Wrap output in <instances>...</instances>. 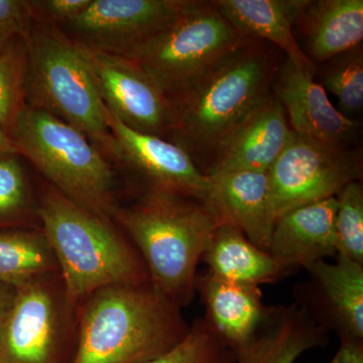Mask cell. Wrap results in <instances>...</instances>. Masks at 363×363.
<instances>
[{
	"instance_id": "cell-27",
	"label": "cell",
	"mask_w": 363,
	"mask_h": 363,
	"mask_svg": "<svg viewBox=\"0 0 363 363\" xmlns=\"http://www.w3.org/2000/svg\"><path fill=\"white\" fill-rule=\"evenodd\" d=\"M235 354L206 320H197L180 343L161 357L143 363H234Z\"/></svg>"
},
{
	"instance_id": "cell-7",
	"label": "cell",
	"mask_w": 363,
	"mask_h": 363,
	"mask_svg": "<svg viewBox=\"0 0 363 363\" xmlns=\"http://www.w3.org/2000/svg\"><path fill=\"white\" fill-rule=\"evenodd\" d=\"M253 40L229 23L215 1L191 0L169 28L130 59L173 104Z\"/></svg>"
},
{
	"instance_id": "cell-25",
	"label": "cell",
	"mask_w": 363,
	"mask_h": 363,
	"mask_svg": "<svg viewBox=\"0 0 363 363\" xmlns=\"http://www.w3.org/2000/svg\"><path fill=\"white\" fill-rule=\"evenodd\" d=\"M26 48L25 39L16 37L0 52V128L13 130L26 107Z\"/></svg>"
},
{
	"instance_id": "cell-3",
	"label": "cell",
	"mask_w": 363,
	"mask_h": 363,
	"mask_svg": "<svg viewBox=\"0 0 363 363\" xmlns=\"http://www.w3.org/2000/svg\"><path fill=\"white\" fill-rule=\"evenodd\" d=\"M38 213L72 311L101 289L150 281L142 257L111 221L91 213L52 187L43 195Z\"/></svg>"
},
{
	"instance_id": "cell-16",
	"label": "cell",
	"mask_w": 363,
	"mask_h": 363,
	"mask_svg": "<svg viewBox=\"0 0 363 363\" xmlns=\"http://www.w3.org/2000/svg\"><path fill=\"white\" fill-rule=\"evenodd\" d=\"M336 197L296 208L279 216L272 230L269 252L286 269H306L337 257Z\"/></svg>"
},
{
	"instance_id": "cell-26",
	"label": "cell",
	"mask_w": 363,
	"mask_h": 363,
	"mask_svg": "<svg viewBox=\"0 0 363 363\" xmlns=\"http://www.w3.org/2000/svg\"><path fill=\"white\" fill-rule=\"evenodd\" d=\"M335 240L337 255L363 264V188L351 182L336 196Z\"/></svg>"
},
{
	"instance_id": "cell-31",
	"label": "cell",
	"mask_w": 363,
	"mask_h": 363,
	"mask_svg": "<svg viewBox=\"0 0 363 363\" xmlns=\"http://www.w3.org/2000/svg\"><path fill=\"white\" fill-rule=\"evenodd\" d=\"M330 363H363V341L341 339L340 347Z\"/></svg>"
},
{
	"instance_id": "cell-2",
	"label": "cell",
	"mask_w": 363,
	"mask_h": 363,
	"mask_svg": "<svg viewBox=\"0 0 363 363\" xmlns=\"http://www.w3.org/2000/svg\"><path fill=\"white\" fill-rule=\"evenodd\" d=\"M72 363H143L168 352L190 327L181 307L150 286L116 285L86 298Z\"/></svg>"
},
{
	"instance_id": "cell-5",
	"label": "cell",
	"mask_w": 363,
	"mask_h": 363,
	"mask_svg": "<svg viewBox=\"0 0 363 363\" xmlns=\"http://www.w3.org/2000/svg\"><path fill=\"white\" fill-rule=\"evenodd\" d=\"M276 57L255 39L224 60L173 102L177 145L193 160L210 161L219 145L269 94Z\"/></svg>"
},
{
	"instance_id": "cell-4",
	"label": "cell",
	"mask_w": 363,
	"mask_h": 363,
	"mask_svg": "<svg viewBox=\"0 0 363 363\" xmlns=\"http://www.w3.org/2000/svg\"><path fill=\"white\" fill-rule=\"evenodd\" d=\"M25 42L26 105L70 124L105 157L119 160L88 50L59 26L37 21Z\"/></svg>"
},
{
	"instance_id": "cell-15",
	"label": "cell",
	"mask_w": 363,
	"mask_h": 363,
	"mask_svg": "<svg viewBox=\"0 0 363 363\" xmlns=\"http://www.w3.org/2000/svg\"><path fill=\"white\" fill-rule=\"evenodd\" d=\"M209 201L221 223L245 234L255 247L269 252L276 223L269 176L262 172H233L209 176Z\"/></svg>"
},
{
	"instance_id": "cell-6",
	"label": "cell",
	"mask_w": 363,
	"mask_h": 363,
	"mask_svg": "<svg viewBox=\"0 0 363 363\" xmlns=\"http://www.w3.org/2000/svg\"><path fill=\"white\" fill-rule=\"evenodd\" d=\"M14 145L52 187L104 220L116 219V179L106 157L77 128L26 105L14 124Z\"/></svg>"
},
{
	"instance_id": "cell-13",
	"label": "cell",
	"mask_w": 363,
	"mask_h": 363,
	"mask_svg": "<svg viewBox=\"0 0 363 363\" xmlns=\"http://www.w3.org/2000/svg\"><path fill=\"white\" fill-rule=\"evenodd\" d=\"M291 133L285 111L271 93L219 145L207 176L241 171L269 173Z\"/></svg>"
},
{
	"instance_id": "cell-23",
	"label": "cell",
	"mask_w": 363,
	"mask_h": 363,
	"mask_svg": "<svg viewBox=\"0 0 363 363\" xmlns=\"http://www.w3.org/2000/svg\"><path fill=\"white\" fill-rule=\"evenodd\" d=\"M55 272L58 264L43 231L0 233V283L18 288Z\"/></svg>"
},
{
	"instance_id": "cell-28",
	"label": "cell",
	"mask_w": 363,
	"mask_h": 363,
	"mask_svg": "<svg viewBox=\"0 0 363 363\" xmlns=\"http://www.w3.org/2000/svg\"><path fill=\"white\" fill-rule=\"evenodd\" d=\"M30 204L28 184L14 155L0 157V221L16 218Z\"/></svg>"
},
{
	"instance_id": "cell-24",
	"label": "cell",
	"mask_w": 363,
	"mask_h": 363,
	"mask_svg": "<svg viewBox=\"0 0 363 363\" xmlns=\"http://www.w3.org/2000/svg\"><path fill=\"white\" fill-rule=\"evenodd\" d=\"M322 72V87L335 95L338 111L353 121L363 107L362 45L326 62Z\"/></svg>"
},
{
	"instance_id": "cell-8",
	"label": "cell",
	"mask_w": 363,
	"mask_h": 363,
	"mask_svg": "<svg viewBox=\"0 0 363 363\" xmlns=\"http://www.w3.org/2000/svg\"><path fill=\"white\" fill-rule=\"evenodd\" d=\"M52 274L16 288L0 328V363H72L63 286Z\"/></svg>"
},
{
	"instance_id": "cell-12",
	"label": "cell",
	"mask_w": 363,
	"mask_h": 363,
	"mask_svg": "<svg viewBox=\"0 0 363 363\" xmlns=\"http://www.w3.org/2000/svg\"><path fill=\"white\" fill-rule=\"evenodd\" d=\"M108 125L118 147L119 161L128 162L142 174L150 188L209 200V176L180 145L131 130L109 111Z\"/></svg>"
},
{
	"instance_id": "cell-1",
	"label": "cell",
	"mask_w": 363,
	"mask_h": 363,
	"mask_svg": "<svg viewBox=\"0 0 363 363\" xmlns=\"http://www.w3.org/2000/svg\"><path fill=\"white\" fill-rule=\"evenodd\" d=\"M116 219L140 250L150 286L179 307L192 300L198 264L221 224L209 202L150 188Z\"/></svg>"
},
{
	"instance_id": "cell-10",
	"label": "cell",
	"mask_w": 363,
	"mask_h": 363,
	"mask_svg": "<svg viewBox=\"0 0 363 363\" xmlns=\"http://www.w3.org/2000/svg\"><path fill=\"white\" fill-rule=\"evenodd\" d=\"M190 4L191 0H92L78 18L60 28L89 51L130 59Z\"/></svg>"
},
{
	"instance_id": "cell-18",
	"label": "cell",
	"mask_w": 363,
	"mask_h": 363,
	"mask_svg": "<svg viewBox=\"0 0 363 363\" xmlns=\"http://www.w3.org/2000/svg\"><path fill=\"white\" fill-rule=\"evenodd\" d=\"M326 342V329L305 306L267 307L255 335L234 354L236 363H295Z\"/></svg>"
},
{
	"instance_id": "cell-19",
	"label": "cell",
	"mask_w": 363,
	"mask_h": 363,
	"mask_svg": "<svg viewBox=\"0 0 363 363\" xmlns=\"http://www.w3.org/2000/svg\"><path fill=\"white\" fill-rule=\"evenodd\" d=\"M215 4L243 35L272 43L301 70L311 76L316 74L317 66L308 58L294 33L309 0H217Z\"/></svg>"
},
{
	"instance_id": "cell-34",
	"label": "cell",
	"mask_w": 363,
	"mask_h": 363,
	"mask_svg": "<svg viewBox=\"0 0 363 363\" xmlns=\"http://www.w3.org/2000/svg\"><path fill=\"white\" fill-rule=\"evenodd\" d=\"M13 35H11V33L6 32V30H1L0 28V52L4 51V49L7 47V45L11 43V40L13 39Z\"/></svg>"
},
{
	"instance_id": "cell-29",
	"label": "cell",
	"mask_w": 363,
	"mask_h": 363,
	"mask_svg": "<svg viewBox=\"0 0 363 363\" xmlns=\"http://www.w3.org/2000/svg\"><path fill=\"white\" fill-rule=\"evenodd\" d=\"M92 0H38L30 1L33 20L40 23L61 26L78 18Z\"/></svg>"
},
{
	"instance_id": "cell-30",
	"label": "cell",
	"mask_w": 363,
	"mask_h": 363,
	"mask_svg": "<svg viewBox=\"0 0 363 363\" xmlns=\"http://www.w3.org/2000/svg\"><path fill=\"white\" fill-rule=\"evenodd\" d=\"M35 23L32 4L26 0H0V28L26 39Z\"/></svg>"
},
{
	"instance_id": "cell-11",
	"label": "cell",
	"mask_w": 363,
	"mask_h": 363,
	"mask_svg": "<svg viewBox=\"0 0 363 363\" xmlns=\"http://www.w3.org/2000/svg\"><path fill=\"white\" fill-rule=\"evenodd\" d=\"M91 66L105 106L124 125L145 135H173L175 108L171 100L133 60L89 51Z\"/></svg>"
},
{
	"instance_id": "cell-9",
	"label": "cell",
	"mask_w": 363,
	"mask_h": 363,
	"mask_svg": "<svg viewBox=\"0 0 363 363\" xmlns=\"http://www.w3.org/2000/svg\"><path fill=\"white\" fill-rule=\"evenodd\" d=\"M276 220L296 208L336 197L362 176L360 157L345 145L291 133L269 173Z\"/></svg>"
},
{
	"instance_id": "cell-22",
	"label": "cell",
	"mask_w": 363,
	"mask_h": 363,
	"mask_svg": "<svg viewBox=\"0 0 363 363\" xmlns=\"http://www.w3.org/2000/svg\"><path fill=\"white\" fill-rule=\"evenodd\" d=\"M210 272L234 283L257 286L288 272L269 252L255 247L235 227L221 223L203 255Z\"/></svg>"
},
{
	"instance_id": "cell-21",
	"label": "cell",
	"mask_w": 363,
	"mask_h": 363,
	"mask_svg": "<svg viewBox=\"0 0 363 363\" xmlns=\"http://www.w3.org/2000/svg\"><path fill=\"white\" fill-rule=\"evenodd\" d=\"M297 25L304 33L308 58L315 65L326 63L362 45L363 1L309 0Z\"/></svg>"
},
{
	"instance_id": "cell-14",
	"label": "cell",
	"mask_w": 363,
	"mask_h": 363,
	"mask_svg": "<svg viewBox=\"0 0 363 363\" xmlns=\"http://www.w3.org/2000/svg\"><path fill=\"white\" fill-rule=\"evenodd\" d=\"M274 79V97L283 107L294 133L345 145L357 130V123L344 116L331 104L327 91L314 80V76L286 59Z\"/></svg>"
},
{
	"instance_id": "cell-32",
	"label": "cell",
	"mask_w": 363,
	"mask_h": 363,
	"mask_svg": "<svg viewBox=\"0 0 363 363\" xmlns=\"http://www.w3.org/2000/svg\"><path fill=\"white\" fill-rule=\"evenodd\" d=\"M14 294H16V288L0 283V328L13 303Z\"/></svg>"
},
{
	"instance_id": "cell-17",
	"label": "cell",
	"mask_w": 363,
	"mask_h": 363,
	"mask_svg": "<svg viewBox=\"0 0 363 363\" xmlns=\"http://www.w3.org/2000/svg\"><path fill=\"white\" fill-rule=\"evenodd\" d=\"M335 259L308 267L316 303L309 311L316 309L313 317L320 314L319 324L333 327L341 339L363 341V264L343 255Z\"/></svg>"
},
{
	"instance_id": "cell-20",
	"label": "cell",
	"mask_w": 363,
	"mask_h": 363,
	"mask_svg": "<svg viewBox=\"0 0 363 363\" xmlns=\"http://www.w3.org/2000/svg\"><path fill=\"white\" fill-rule=\"evenodd\" d=\"M197 289L206 307L205 320L235 353L252 338L266 315L259 286L226 281L209 272L197 278Z\"/></svg>"
},
{
	"instance_id": "cell-33",
	"label": "cell",
	"mask_w": 363,
	"mask_h": 363,
	"mask_svg": "<svg viewBox=\"0 0 363 363\" xmlns=\"http://www.w3.org/2000/svg\"><path fill=\"white\" fill-rule=\"evenodd\" d=\"M18 155L11 136L0 128V157Z\"/></svg>"
}]
</instances>
